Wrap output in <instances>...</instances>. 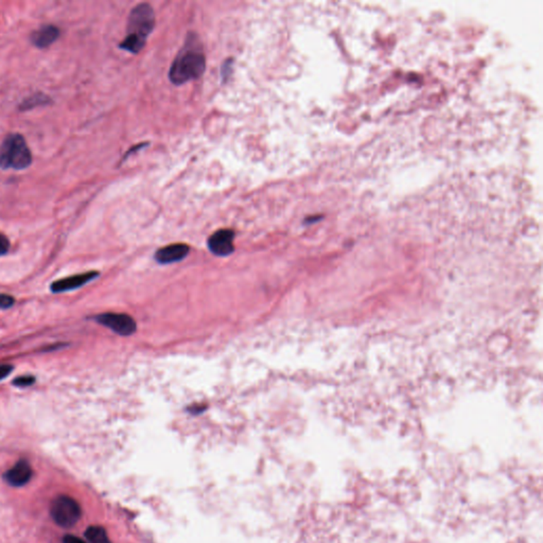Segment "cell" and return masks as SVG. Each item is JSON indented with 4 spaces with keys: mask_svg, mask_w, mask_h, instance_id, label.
<instances>
[{
    "mask_svg": "<svg viewBox=\"0 0 543 543\" xmlns=\"http://www.w3.org/2000/svg\"><path fill=\"white\" fill-rule=\"evenodd\" d=\"M233 238H235V233L231 229H220L210 235L208 239V247L210 252L216 256H229L235 250Z\"/></svg>",
    "mask_w": 543,
    "mask_h": 543,
    "instance_id": "cell-6",
    "label": "cell"
},
{
    "mask_svg": "<svg viewBox=\"0 0 543 543\" xmlns=\"http://www.w3.org/2000/svg\"><path fill=\"white\" fill-rule=\"evenodd\" d=\"M85 537L90 543H112L105 530L101 526H89L85 532Z\"/></svg>",
    "mask_w": 543,
    "mask_h": 543,
    "instance_id": "cell-11",
    "label": "cell"
},
{
    "mask_svg": "<svg viewBox=\"0 0 543 543\" xmlns=\"http://www.w3.org/2000/svg\"><path fill=\"white\" fill-rule=\"evenodd\" d=\"M63 543H86L83 541L82 539L78 538V537L71 536V535H67L64 537Z\"/></svg>",
    "mask_w": 543,
    "mask_h": 543,
    "instance_id": "cell-17",
    "label": "cell"
},
{
    "mask_svg": "<svg viewBox=\"0 0 543 543\" xmlns=\"http://www.w3.org/2000/svg\"><path fill=\"white\" fill-rule=\"evenodd\" d=\"M61 35V30L54 25H46L31 34L32 44L37 48H47L51 46Z\"/></svg>",
    "mask_w": 543,
    "mask_h": 543,
    "instance_id": "cell-10",
    "label": "cell"
},
{
    "mask_svg": "<svg viewBox=\"0 0 543 543\" xmlns=\"http://www.w3.org/2000/svg\"><path fill=\"white\" fill-rule=\"evenodd\" d=\"M206 409V407H202V405H197V407H191L189 409V411L192 414H199Z\"/></svg>",
    "mask_w": 543,
    "mask_h": 543,
    "instance_id": "cell-18",
    "label": "cell"
},
{
    "mask_svg": "<svg viewBox=\"0 0 543 543\" xmlns=\"http://www.w3.org/2000/svg\"><path fill=\"white\" fill-rule=\"evenodd\" d=\"M205 55L194 45L188 42L178 53L170 68L169 78L173 84L180 85L199 78L205 71Z\"/></svg>",
    "mask_w": 543,
    "mask_h": 543,
    "instance_id": "cell-2",
    "label": "cell"
},
{
    "mask_svg": "<svg viewBox=\"0 0 543 543\" xmlns=\"http://www.w3.org/2000/svg\"><path fill=\"white\" fill-rule=\"evenodd\" d=\"M32 154L21 134H8L0 146V168L4 170H23L32 163Z\"/></svg>",
    "mask_w": 543,
    "mask_h": 543,
    "instance_id": "cell-3",
    "label": "cell"
},
{
    "mask_svg": "<svg viewBox=\"0 0 543 543\" xmlns=\"http://www.w3.org/2000/svg\"><path fill=\"white\" fill-rule=\"evenodd\" d=\"M14 303V298L11 295L0 294V309H8Z\"/></svg>",
    "mask_w": 543,
    "mask_h": 543,
    "instance_id": "cell-14",
    "label": "cell"
},
{
    "mask_svg": "<svg viewBox=\"0 0 543 543\" xmlns=\"http://www.w3.org/2000/svg\"><path fill=\"white\" fill-rule=\"evenodd\" d=\"M32 477V468L27 460H19L4 473V479L8 485L19 487L25 485Z\"/></svg>",
    "mask_w": 543,
    "mask_h": 543,
    "instance_id": "cell-9",
    "label": "cell"
},
{
    "mask_svg": "<svg viewBox=\"0 0 543 543\" xmlns=\"http://www.w3.org/2000/svg\"><path fill=\"white\" fill-rule=\"evenodd\" d=\"M14 367L10 364H1L0 365V380H4V378L8 377L13 371Z\"/></svg>",
    "mask_w": 543,
    "mask_h": 543,
    "instance_id": "cell-16",
    "label": "cell"
},
{
    "mask_svg": "<svg viewBox=\"0 0 543 543\" xmlns=\"http://www.w3.org/2000/svg\"><path fill=\"white\" fill-rule=\"evenodd\" d=\"M8 248H10V241L6 235L0 233V256L6 255L8 252Z\"/></svg>",
    "mask_w": 543,
    "mask_h": 543,
    "instance_id": "cell-15",
    "label": "cell"
},
{
    "mask_svg": "<svg viewBox=\"0 0 543 543\" xmlns=\"http://www.w3.org/2000/svg\"><path fill=\"white\" fill-rule=\"evenodd\" d=\"M190 252V247L187 244L174 243L163 246L155 252V260L161 264L178 262L186 258Z\"/></svg>",
    "mask_w": 543,
    "mask_h": 543,
    "instance_id": "cell-8",
    "label": "cell"
},
{
    "mask_svg": "<svg viewBox=\"0 0 543 543\" xmlns=\"http://www.w3.org/2000/svg\"><path fill=\"white\" fill-rule=\"evenodd\" d=\"M95 320L121 337H129L137 329L134 318L124 313H102L95 316Z\"/></svg>",
    "mask_w": 543,
    "mask_h": 543,
    "instance_id": "cell-5",
    "label": "cell"
},
{
    "mask_svg": "<svg viewBox=\"0 0 543 543\" xmlns=\"http://www.w3.org/2000/svg\"><path fill=\"white\" fill-rule=\"evenodd\" d=\"M51 517L62 527H72L81 517V507L76 500L67 496H59L51 505Z\"/></svg>",
    "mask_w": 543,
    "mask_h": 543,
    "instance_id": "cell-4",
    "label": "cell"
},
{
    "mask_svg": "<svg viewBox=\"0 0 543 543\" xmlns=\"http://www.w3.org/2000/svg\"><path fill=\"white\" fill-rule=\"evenodd\" d=\"M34 382H35V378L31 377V375H21V377L13 380V384L17 387H28V386L32 385Z\"/></svg>",
    "mask_w": 543,
    "mask_h": 543,
    "instance_id": "cell-13",
    "label": "cell"
},
{
    "mask_svg": "<svg viewBox=\"0 0 543 543\" xmlns=\"http://www.w3.org/2000/svg\"><path fill=\"white\" fill-rule=\"evenodd\" d=\"M49 103H50V98L48 95H44V93H35V95H32L31 97L23 100V103L19 106V110H31L36 106Z\"/></svg>",
    "mask_w": 543,
    "mask_h": 543,
    "instance_id": "cell-12",
    "label": "cell"
},
{
    "mask_svg": "<svg viewBox=\"0 0 543 543\" xmlns=\"http://www.w3.org/2000/svg\"><path fill=\"white\" fill-rule=\"evenodd\" d=\"M154 25L155 14L152 6L148 4H137L129 13L127 35L121 42L120 48L132 53L139 52Z\"/></svg>",
    "mask_w": 543,
    "mask_h": 543,
    "instance_id": "cell-1",
    "label": "cell"
},
{
    "mask_svg": "<svg viewBox=\"0 0 543 543\" xmlns=\"http://www.w3.org/2000/svg\"><path fill=\"white\" fill-rule=\"evenodd\" d=\"M98 276H99L98 272L91 271L87 272V273L78 274V275H72L70 277L62 278V279L51 284L50 290L53 293H63L66 291L76 290V288L85 286L87 282L95 279Z\"/></svg>",
    "mask_w": 543,
    "mask_h": 543,
    "instance_id": "cell-7",
    "label": "cell"
}]
</instances>
